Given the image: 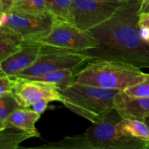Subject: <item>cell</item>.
I'll return each mask as SVG.
<instances>
[{"label": "cell", "instance_id": "obj_26", "mask_svg": "<svg viewBox=\"0 0 149 149\" xmlns=\"http://www.w3.org/2000/svg\"><path fill=\"white\" fill-rule=\"evenodd\" d=\"M148 3H149V0H142V1H141V7L139 10V13L144 8V7H146V6L147 5V4H148Z\"/></svg>", "mask_w": 149, "mask_h": 149}, {"label": "cell", "instance_id": "obj_10", "mask_svg": "<svg viewBox=\"0 0 149 149\" xmlns=\"http://www.w3.org/2000/svg\"><path fill=\"white\" fill-rule=\"evenodd\" d=\"M42 45L36 42H25L22 47L0 61V73L8 76H16L31 66L39 58Z\"/></svg>", "mask_w": 149, "mask_h": 149}, {"label": "cell", "instance_id": "obj_19", "mask_svg": "<svg viewBox=\"0 0 149 149\" xmlns=\"http://www.w3.org/2000/svg\"><path fill=\"white\" fill-rule=\"evenodd\" d=\"M10 10L33 15L49 14L47 8L46 0H15Z\"/></svg>", "mask_w": 149, "mask_h": 149}, {"label": "cell", "instance_id": "obj_9", "mask_svg": "<svg viewBox=\"0 0 149 149\" xmlns=\"http://www.w3.org/2000/svg\"><path fill=\"white\" fill-rule=\"evenodd\" d=\"M15 79L13 95L21 108H30L33 103L42 99L49 102H63V96L55 85L43 81L30 80L12 76Z\"/></svg>", "mask_w": 149, "mask_h": 149}, {"label": "cell", "instance_id": "obj_16", "mask_svg": "<svg viewBox=\"0 0 149 149\" xmlns=\"http://www.w3.org/2000/svg\"><path fill=\"white\" fill-rule=\"evenodd\" d=\"M74 2V0H46L48 13L55 20L71 23H73Z\"/></svg>", "mask_w": 149, "mask_h": 149}, {"label": "cell", "instance_id": "obj_20", "mask_svg": "<svg viewBox=\"0 0 149 149\" xmlns=\"http://www.w3.org/2000/svg\"><path fill=\"white\" fill-rule=\"evenodd\" d=\"M19 108L21 107L17 104L13 94L0 97V128L4 126L9 116Z\"/></svg>", "mask_w": 149, "mask_h": 149}, {"label": "cell", "instance_id": "obj_27", "mask_svg": "<svg viewBox=\"0 0 149 149\" xmlns=\"http://www.w3.org/2000/svg\"><path fill=\"white\" fill-rule=\"evenodd\" d=\"M144 121H145V122H146V123L147 125H148V127H149V117L146 118V119H144Z\"/></svg>", "mask_w": 149, "mask_h": 149}, {"label": "cell", "instance_id": "obj_22", "mask_svg": "<svg viewBox=\"0 0 149 149\" xmlns=\"http://www.w3.org/2000/svg\"><path fill=\"white\" fill-rule=\"evenodd\" d=\"M15 79L12 76L0 73V97L12 94L15 86Z\"/></svg>", "mask_w": 149, "mask_h": 149}, {"label": "cell", "instance_id": "obj_12", "mask_svg": "<svg viewBox=\"0 0 149 149\" xmlns=\"http://www.w3.org/2000/svg\"><path fill=\"white\" fill-rule=\"evenodd\" d=\"M40 116V114L31 108H19L9 116L0 130L12 127L34 134L36 137H40V134L35 127Z\"/></svg>", "mask_w": 149, "mask_h": 149}, {"label": "cell", "instance_id": "obj_13", "mask_svg": "<svg viewBox=\"0 0 149 149\" xmlns=\"http://www.w3.org/2000/svg\"><path fill=\"white\" fill-rule=\"evenodd\" d=\"M75 71L67 68V69L58 70V71L46 73L42 75L21 77V78L49 83L58 87L61 92L75 81Z\"/></svg>", "mask_w": 149, "mask_h": 149}, {"label": "cell", "instance_id": "obj_29", "mask_svg": "<svg viewBox=\"0 0 149 149\" xmlns=\"http://www.w3.org/2000/svg\"><path fill=\"white\" fill-rule=\"evenodd\" d=\"M146 148H149V141H147V143H146Z\"/></svg>", "mask_w": 149, "mask_h": 149}, {"label": "cell", "instance_id": "obj_7", "mask_svg": "<svg viewBox=\"0 0 149 149\" xmlns=\"http://www.w3.org/2000/svg\"><path fill=\"white\" fill-rule=\"evenodd\" d=\"M126 1L74 0L73 23L84 31L109 20Z\"/></svg>", "mask_w": 149, "mask_h": 149}, {"label": "cell", "instance_id": "obj_25", "mask_svg": "<svg viewBox=\"0 0 149 149\" xmlns=\"http://www.w3.org/2000/svg\"><path fill=\"white\" fill-rule=\"evenodd\" d=\"M15 0H0V12L1 13L10 11Z\"/></svg>", "mask_w": 149, "mask_h": 149}, {"label": "cell", "instance_id": "obj_2", "mask_svg": "<svg viewBox=\"0 0 149 149\" xmlns=\"http://www.w3.org/2000/svg\"><path fill=\"white\" fill-rule=\"evenodd\" d=\"M149 74L133 64L106 59H92L76 73L75 82L106 89L125 90L146 79Z\"/></svg>", "mask_w": 149, "mask_h": 149}, {"label": "cell", "instance_id": "obj_5", "mask_svg": "<svg viewBox=\"0 0 149 149\" xmlns=\"http://www.w3.org/2000/svg\"><path fill=\"white\" fill-rule=\"evenodd\" d=\"M90 60L91 57L84 52L42 45V51L36 62L15 77H34L67 68L76 71Z\"/></svg>", "mask_w": 149, "mask_h": 149}, {"label": "cell", "instance_id": "obj_15", "mask_svg": "<svg viewBox=\"0 0 149 149\" xmlns=\"http://www.w3.org/2000/svg\"><path fill=\"white\" fill-rule=\"evenodd\" d=\"M36 138L31 132L15 127H6L0 130V148L16 149L23 141L31 138Z\"/></svg>", "mask_w": 149, "mask_h": 149}, {"label": "cell", "instance_id": "obj_3", "mask_svg": "<svg viewBox=\"0 0 149 149\" xmlns=\"http://www.w3.org/2000/svg\"><path fill=\"white\" fill-rule=\"evenodd\" d=\"M121 90L75 82L61 91L63 104L92 123L104 120L114 109V97Z\"/></svg>", "mask_w": 149, "mask_h": 149}, {"label": "cell", "instance_id": "obj_18", "mask_svg": "<svg viewBox=\"0 0 149 149\" xmlns=\"http://www.w3.org/2000/svg\"><path fill=\"white\" fill-rule=\"evenodd\" d=\"M34 148L42 149H93L84 134L65 137L56 143L44 144Z\"/></svg>", "mask_w": 149, "mask_h": 149}, {"label": "cell", "instance_id": "obj_6", "mask_svg": "<svg viewBox=\"0 0 149 149\" xmlns=\"http://www.w3.org/2000/svg\"><path fill=\"white\" fill-rule=\"evenodd\" d=\"M43 45L84 52L98 47L97 39L89 31H84L71 22L54 20L50 31L35 41Z\"/></svg>", "mask_w": 149, "mask_h": 149}, {"label": "cell", "instance_id": "obj_17", "mask_svg": "<svg viewBox=\"0 0 149 149\" xmlns=\"http://www.w3.org/2000/svg\"><path fill=\"white\" fill-rule=\"evenodd\" d=\"M118 125L127 135L142 141H149V127L144 120L121 117Z\"/></svg>", "mask_w": 149, "mask_h": 149}, {"label": "cell", "instance_id": "obj_1", "mask_svg": "<svg viewBox=\"0 0 149 149\" xmlns=\"http://www.w3.org/2000/svg\"><path fill=\"white\" fill-rule=\"evenodd\" d=\"M141 1H126L109 20L89 31L99 45L84 52L92 59L122 61L149 68V42L143 39L138 24Z\"/></svg>", "mask_w": 149, "mask_h": 149}, {"label": "cell", "instance_id": "obj_14", "mask_svg": "<svg viewBox=\"0 0 149 149\" xmlns=\"http://www.w3.org/2000/svg\"><path fill=\"white\" fill-rule=\"evenodd\" d=\"M24 42L20 34L8 28L0 26V61L17 52Z\"/></svg>", "mask_w": 149, "mask_h": 149}, {"label": "cell", "instance_id": "obj_23", "mask_svg": "<svg viewBox=\"0 0 149 149\" xmlns=\"http://www.w3.org/2000/svg\"><path fill=\"white\" fill-rule=\"evenodd\" d=\"M49 100H46V99H42V100H40L39 101H36L35 103H33L31 106L30 108L32 110L36 111V113L42 115L46 111V109H47V106L49 104Z\"/></svg>", "mask_w": 149, "mask_h": 149}, {"label": "cell", "instance_id": "obj_4", "mask_svg": "<svg viewBox=\"0 0 149 149\" xmlns=\"http://www.w3.org/2000/svg\"><path fill=\"white\" fill-rule=\"evenodd\" d=\"M113 110L104 120L93 123L84 133L93 149H146L147 141L130 136L119 128L121 117L117 120L112 115Z\"/></svg>", "mask_w": 149, "mask_h": 149}, {"label": "cell", "instance_id": "obj_21", "mask_svg": "<svg viewBox=\"0 0 149 149\" xmlns=\"http://www.w3.org/2000/svg\"><path fill=\"white\" fill-rule=\"evenodd\" d=\"M127 94L138 97H149V76L146 79L124 90Z\"/></svg>", "mask_w": 149, "mask_h": 149}, {"label": "cell", "instance_id": "obj_11", "mask_svg": "<svg viewBox=\"0 0 149 149\" xmlns=\"http://www.w3.org/2000/svg\"><path fill=\"white\" fill-rule=\"evenodd\" d=\"M114 109L122 118L144 120L149 117V97H138L118 92L114 97Z\"/></svg>", "mask_w": 149, "mask_h": 149}, {"label": "cell", "instance_id": "obj_28", "mask_svg": "<svg viewBox=\"0 0 149 149\" xmlns=\"http://www.w3.org/2000/svg\"><path fill=\"white\" fill-rule=\"evenodd\" d=\"M112 1H128L130 0H112Z\"/></svg>", "mask_w": 149, "mask_h": 149}, {"label": "cell", "instance_id": "obj_8", "mask_svg": "<svg viewBox=\"0 0 149 149\" xmlns=\"http://www.w3.org/2000/svg\"><path fill=\"white\" fill-rule=\"evenodd\" d=\"M0 15V26L14 31L23 38L25 42H35L47 34L55 20L50 14L33 15L12 10Z\"/></svg>", "mask_w": 149, "mask_h": 149}, {"label": "cell", "instance_id": "obj_24", "mask_svg": "<svg viewBox=\"0 0 149 149\" xmlns=\"http://www.w3.org/2000/svg\"><path fill=\"white\" fill-rule=\"evenodd\" d=\"M138 24L141 28H146L149 29V13H140Z\"/></svg>", "mask_w": 149, "mask_h": 149}]
</instances>
